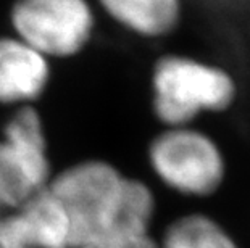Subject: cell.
<instances>
[{"instance_id":"5","label":"cell","mask_w":250,"mask_h":248,"mask_svg":"<svg viewBox=\"0 0 250 248\" xmlns=\"http://www.w3.org/2000/svg\"><path fill=\"white\" fill-rule=\"evenodd\" d=\"M10 33L54 61L84 54L97 34L92 0H12Z\"/></svg>"},{"instance_id":"3","label":"cell","mask_w":250,"mask_h":248,"mask_svg":"<svg viewBox=\"0 0 250 248\" xmlns=\"http://www.w3.org/2000/svg\"><path fill=\"white\" fill-rule=\"evenodd\" d=\"M54 174L49 129L39 108L10 110L0 126V216L47 191Z\"/></svg>"},{"instance_id":"9","label":"cell","mask_w":250,"mask_h":248,"mask_svg":"<svg viewBox=\"0 0 250 248\" xmlns=\"http://www.w3.org/2000/svg\"><path fill=\"white\" fill-rule=\"evenodd\" d=\"M160 248H237L216 221L204 214H188L168 226Z\"/></svg>"},{"instance_id":"4","label":"cell","mask_w":250,"mask_h":248,"mask_svg":"<svg viewBox=\"0 0 250 248\" xmlns=\"http://www.w3.org/2000/svg\"><path fill=\"white\" fill-rule=\"evenodd\" d=\"M146 161L157 181L186 197H208L225 181L220 147L194 126L162 128L148 140Z\"/></svg>"},{"instance_id":"7","label":"cell","mask_w":250,"mask_h":248,"mask_svg":"<svg viewBox=\"0 0 250 248\" xmlns=\"http://www.w3.org/2000/svg\"><path fill=\"white\" fill-rule=\"evenodd\" d=\"M2 216L24 248H73L70 219L50 189Z\"/></svg>"},{"instance_id":"6","label":"cell","mask_w":250,"mask_h":248,"mask_svg":"<svg viewBox=\"0 0 250 248\" xmlns=\"http://www.w3.org/2000/svg\"><path fill=\"white\" fill-rule=\"evenodd\" d=\"M54 77V63L12 33L0 34V107H37Z\"/></svg>"},{"instance_id":"8","label":"cell","mask_w":250,"mask_h":248,"mask_svg":"<svg viewBox=\"0 0 250 248\" xmlns=\"http://www.w3.org/2000/svg\"><path fill=\"white\" fill-rule=\"evenodd\" d=\"M116 28L141 40H163L179 28L184 0H94Z\"/></svg>"},{"instance_id":"2","label":"cell","mask_w":250,"mask_h":248,"mask_svg":"<svg viewBox=\"0 0 250 248\" xmlns=\"http://www.w3.org/2000/svg\"><path fill=\"white\" fill-rule=\"evenodd\" d=\"M152 118L160 128L194 126L204 113H220L237 95L232 76L223 68L184 54L155 58L148 76Z\"/></svg>"},{"instance_id":"11","label":"cell","mask_w":250,"mask_h":248,"mask_svg":"<svg viewBox=\"0 0 250 248\" xmlns=\"http://www.w3.org/2000/svg\"><path fill=\"white\" fill-rule=\"evenodd\" d=\"M0 248H24L10 232L3 216H0Z\"/></svg>"},{"instance_id":"10","label":"cell","mask_w":250,"mask_h":248,"mask_svg":"<svg viewBox=\"0 0 250 248\" xmlns=\"http://www.w3.org/2000/svg\"><path fill=\"white\" fill-rule=\"evenodd\" d=\"M84 248H160L150 228H127L116 230Z\"/></svg>"},{"instance_id":"1","label":"cell","mask_w":250,"mask_h":248,"mask_svg":"<svg viewBox=\"0 0 250 248\" xmlns=\"http://www.w3.org/2000/svg\"><path fill=\"white\" fill-rule=\"evenodd\" d=\"M49 189L70 219L73 248L87 247L127 224H152L155 213L150 186L100 156L62 168Z\"/></svg>"}]
</instances>
